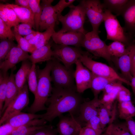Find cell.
Listing matches in <instances>:
<instances>
[{"label": "cell", "instance_id": "cell-1", "mask_svg": "<svg viewBox=\"0 0 135 135\" xmlns=\"http://www.w3.org/2000/svg\"><path fill=\"white\" fill-rule=\"evenodd\" d=\"M76 90L52 88L49 103L42 118L51 122L64 113L73 115L78 113L81 104L83 102L82 96Z\"/></svg>", "mask_w": 135, "mask_h": 135}, {"label": "cell", "instance_id": "cell-2", "mask_svg": "<svg viewBox=\"0 0 135 135\" xmlns=\"http://www.w3.org/2000/svg\"><path fill=\"white\" fill-rule=\"evenodd\" d=\"M52 65V60L47 62L45 67L40 69L36 66L38 84L34 101L27 110L30 113L35 114L39 111L46 110L45 105L49 96L51 94L52 88L51 84L50 73Z\"/></svg>", "mask_w": 135, "mask_h": 135}, {"label": "cell", "instance_id": "cell-3", "mask_svg": "<svg viewBox=\"0 0 135 135\" xmlns=\"http://www.w3.org/2000/svg\"><path fill=\"white\" fill-rule=\"evenodd\" d=\"M69 7V11L67 14L58 16V20L62 25L61 29L58 31L62 33L78 32L86 34L84 25L86 15L82 5L80 2L76 6L72 4Z\"/></svg>", "mask_w": 135, "mask_h": 135}, {"label": "cell", "instance_id": "cell-4", "mask_svg": "<svg viewBox=\"0 0 135 135\" xmlns=\"http://www.w3.org/2000/svg\"><path fill=\"white\" fill-rule=\"evenodd\" d=\"M52 61L50 78L53 87L76 90L74 82V71L72 68H67L54 57Z\"/></svg>", "mask_w": 135, "mask_h": 135}, {"label": "cell", "instance_id": "cell-5", "mask_svg": "<svg viewBox=\"0 0 135 135\" xmlns=\"http://www.w3.org/2000/svg\"><path fill=\"white\" fill-rule=\"evenodd\" d=\"M104 22L106 32V39L121 42L128 46L134 43L133 37L126 33L122 27L116 17L105 9Z\"/></svg>", "mask_w": 135, "mask_h": 135}, {"label": "cell", "instance_id": "cell-6", "mask_svg": "<svg viewBox=\"0 0 135 135\" xmlns=\"http://www.w3.org/2000/svg\"><path fill=\"white\" fill-rule=\"evenodd\" d=\"M86 52L79 59L83 65L96 75L114 79L130 86V82L119 75L112 68L106 64L94 61Z\"/></svg>", "mask_w": 135, "mask_h": 135}, {"label": "cell", "instance_id": "cell-7", "mask_svg": "<svg viewBox=\"0 0 135 135\" xmlns=\"http://www.w3.org/2000/svg\"><path fill=\"white\" fill-rule=\"evenodd\" d=\"M98 32L92 31L87 32L82 42V46L94 56L102 58L108 62L112 60L108 50V46L99 36Z\"/></svg>", "mask_w": 135, "mask_h": 135}, {"label": "cell", "instance_id": "cell-8", "mask_svg": "<svg viewBox=\"0 0 135 135\" xmlns=\"http://www.w3.org/2000/svg\"><path fill=\"white\" fill-rule=\"evenodd\" d=\"M53 47V57L62 62L68 69L72 68V65L86 52L79 48L56 44Z\"/></svg>", "mask_w": 135, "mask_h": 135}, {"label": "cell", "instance_id": "cell-9", "mask_svg": "<svg viewBox=\"0 0 135 135\" xmlns=\"http://www.w3.org/2000/svg\"><path fill=\"white\" fill-rule=\"evenodd\" d=\"M86 15L92 28V30L98 32L99 28L104 22L105 9L102 3L98 0H81Z\"/></svg>", "mask_w": 135, "mask_h": 135}, {"label": "cell", "instance_id": "cell-10", "mask_svg": "<svg viewBox=\"0 0 135 135\" xmlns=\"http://www.w3.org/2000/svg\"><path fill=\"white\" fill-rule=\"evenodd\" d=\"M28 88L26 82L1 116L0 125L11 117L20 112L28 105L29 102Z\"/></svg>", "mask_w": 135, "mask_h": 135}, {"label": "cell", "instance_id": "cell-11", "mask_svg": "<svg viewBox=\"0 0 135 135\" xmlns=\"http://www.w3.org/2000/svg\"><path fill=\"white\" fill-rule=\"evenodd\" d=\"M76 69L74 72V78L77 91L81 94L91 86L92 74L84 66L79 60L75 64Z\"/></svg>", "mask_w": 135, "mask_h": 135}, {"label": "cell", "instance_id": "cell-12", "mask_svg": "<svg viewBox=\"0 0 135 135\" xmlns=\"http://www.w3.org/2000/svg\"><path fill=\"white\" fill-rule=\"evenodd\" d=\"M29 56L28 52L16 46L11 49L3 60L0 62V70L3 73H7L9 70L15 68L19 62L28 60Z\"/></svg>", "mask_w": 135, "mask_h": 135}, {"label": "cell", "instance_id": "cell-13", "mask_svg": "<svg viewBox=\"0 0 135 135\" xmlns=\"http://www.w3.org/2000/svg\"><path fill=\"white\" fill-rule=\"evenodd\" d=\"M59 121L57 124V130L59 135H79L82 126L74 116L61 115L58 117Z\"/></svg>", "mask_w": 135, "mask_h": 135}, {"label": "cell", "instance_id": "cell-14", "mask_svg": "<svg viewBox=\"0 0 135 135\" xmlns=\"http://www.w3.org/2000/svg\"><path fill=\"white\" fill-rule=\"evenodd\" d=\"M100 105L98 96L94 97L91 100L83 102L81 104L78 116L76 118L81 126L82 123H85L86 125L91 118L98 116V108Z\"/></svg>", "mask_w": 135, "mask_h": 135}, {"label": "cell", "instance_id": "cell-15", "mask_svg": "<svg viewBox=\"0 0 135 135\" xmlns=\"http://www.w3.org/2000/svg\"><path fill=\"white\" fill-rule=\"evenodd\" d=\"M85 34L78 32H70L62 33L55 32L52 38L56 44L73 46L79 48L82 46Z\"/></svg>", "mask_w": 135, "mask_h": 135}, {"label": "cell", "instance_id": "cell-16", "mask_svg": "<svg viewBox=\"0 0 135 135\" xmlns=\"http://www.w3.org/2000/svg\"><path fill=\"white\" fill-rule=\"evenodd\" d=\"M126 48L125 53L116 58L118 67L124 78L130 82L133 77L130 69L132 60L135 54V43L127 46Z\"/></svg>", "mask_w": 135, "mask_h": 135}, {"label": "cell", "instance_id": "cell-17", "mask_svg": "<svg viewBox=\"0 0 135 135\" xmlns=\"http://www.w3.org/2000/svg\"><path fill=\"white\" fill-rule=\"evenodd\" d=\"M121 15L124 21V30L133 38L135 36V0H129Z\"/></svg>", "mask_w": 135, "mask_h": 135}, {"label": "cell", "instance_id": "cell-18", "mask_svg": "<svg viewBox=\"0 0 135 135\" xmlns=\"http://www.w3.org/2000/svg\"><path fill=\"white\" fill-rule=\"evenodd\" d=\"M114 102L112 106H106L100 104L98 108V115L102 129L112 123L115 120L117 112V102Z\"/></svg>", "mask_w": 135, "mask_h": 135}, {"label": "cell", "instance_id": "cell-19", "mask_svg": "<svg viewBox=\"0 0 135 135\" xmlns=\"http://www.w3.org/2000/svg\"><path fill=\"white\" fill-rule=\"evenodd\" d=\"M52 46L49 42L46 45L36 49L30 55L28 60L34 64L51 60L53 58Z\"/></svg>", "mask_w": 135, "mask_h": 135}, {"label": "cell", "instance_id": "cell-20", "mask_svg": "<svg viewBox=\"0 0 135 135\" xmlns=\"http://www.w3.org/2000/svg\"><path fill=\"white\" fill-rule=\"evenodd\" d=\"M43 117V114H37L20 112L8 118L4 123H8L14 127L18 128L26 124L32 120L42 118Z\"/></svg>", "mask_w": 135, "mask_h": 135}, {"label": "cell", "instance_id": "cell-21", "mask_svg": "<svg viewBox=\"0 0 135 135\" xmlns=\"http://www.w3.org/2000/svg\"><path fill=\"white\" fill-rule=\"evenodd\" d=\"M15 69V68L11 69V72L9 76L7 85L5 100L2 110L0 112V117L18 92L15 80V74L14 73Z\"/></svg>", "mask_w": 135, "mask_h": 135}, {"label": "cell", "instance_id": "cell-22", "mask_svg": "<svg viewBox=\"0 0 135 135\" xmlns=\"http://www.w3.org/2000/svg\"><path fill=\"white\" fill-rule=\"evenodd\" d=\"M32 64L28 60L22 62L21 66L15 74V80L18 92L26 82Z\"/></svg>", "mask_w": 135, "mask_h": 135}, {"label": "cell", "instance_id": "cell-23", "mask_svg": "<svg viewBox=\"0 0 135 135\" xmlns=\"http://www.w3.org/2000/svg\"><path fill=\"white\" fill-rule=\"evenodd\" d=\"M6 4L14 10L20 22L30 23L33 26L34 28H35L34 16L30 8H24L13 4Z\"/></svg>", "mask_w": 135, "mask_h": 135}, {"label": "cell", "instance_id": "cell-24", "mask_svg": "<svg viewBox=\"0 0 135 135\" xmlns=\"http://www.w3.org/2000/svg\"><path fill=\"white\" fill-rule=\"evenodd\" d=\"M92 78L90 88L94 97L98 96L99 94L101 91L103 90L108 84L116 80L112 78L98 76L92 73Z\"/></svg>", "mask_w": 135, "mask_h": 135}, {"label": "cell", "instance_id": "cell-25", "mask_svg": "<svg viewBox=\"0 0 135 135\" xmlns=\"http://www.w3.org/2000/svg\"><path fill=\"white\" fill-rule=\"evenodd\" d=\"M117 110L121 119L126 121L135 116V107L131 100L118 102Z\"/></svg>", "mask_w": 135, "mask_h": 135}, {"label": "cell", "instance_id": "cell-26", "mask_svg": "<svg viewBox=\"0 0 135 135\" xmlns=\"http://www.w3.org/2000/svg\"><path fill=\"white\" fill-rule=\"evenodd\" d=\"M129 0H104L102 3L104 8L116 16L121 15Z\"/></svg>", "mask_w": 135, "mask_h": 135}, {"label": "cell", "instance_id": "cell-27", "mask_svg": "<svg viewBox=\"0 0 135 135\" xmlns=\"http://www.w3.org/2000/svg\"><path fill=\"white\" fill-rule=\"evenodd\" d=\"M105 133L108 135H131L126 122L109 125Z\"/></svg>", "mask_w": 135, "mask_h": 135}, {"label": "cell", "instance_id": "cell-28", "mask_svg": "<svg viewBox=\"0 0 135 135\" xmlns=\"http://www.w3.org/2000/svg\"><path fill=\"white\" fill-rule=\"evenodd\" d=\"M126 46L121 42L114 41L108 46V52L111 57L118 58L126 52L127 50Z\"/></svg>", "mask_w": 135, "mask_h": 135}, {"label": "cell", "instance_id": "cell-29", "mask_svg": "<svg viewBox=\"0 0 135 135\" xmlns=\"http://www.w3.org/2000/svg\"><path fill=\"white\" fill-rule=\"evenodd\" d=\"M40 0H30V6L34 16L35 28L39 32L40 23L42 10L40 5Z\"/></svg>", "mask_w": 135, "mask_h": 135}, {"label": "cell", "instance_id": "cell-30", "mask_svg": "<svg viewBox=\"0 0 135 135\" xmlns=\"http://www.w3.org/2000/svg\"><path fill=\"white\" fill-rule=\"evenodd\" d=\"M10 75L8 72L4 73L0 72V112H1L4 102L8 82Z\"/></svg>", "mask_w": 135, "mask_h": 135}, {"label": "cell", "instance_id": "cell-31", "mask_svg": "<svg viewBox=\"0 0 135 135\" xmlns=\"http://www.w3.org/2000/svg\"><path fill=\"white\" fill-rule=\"evenodd\" d=\"M36 66V64H32L27 79L28 88L34 95L36 92L38 84Z\"/></svg>", "mask_w": 135, "mask_h": 135}, {"label": "cell", "instance_id": "cell-32", "mask_svg": "<svg viewBox=\"0 0 135 135\" xmlns=\"http://www.w3.org/2000/svg\"><path fill=\"white\" fill-rule=\"evenodd\" d=\"M45 125L32 126L30 124L29 122L25 125L18 128L10 135H30L34 132L43 128Z\"/></svg>", "mask_w": 135, "mask_h": 135}, {"label": "cell", "instance_id": "cell-33", "mask_svg": "<svg viewBox=\"0 0 135 135\" xmlns=\"http://www.w3.org/2000/svg\"><path fill=\"white\" fill-rule=\"evenodd\" d=\"M54 26L55 24L52 25L44 32L41 33L38 40L34 46L35 50L46 45L49 42L50 39L55 32Z\"/></svg>", "mask_w": 135, "mask_h": 135}, {"label": "cell", "instance_id": "cell-34", "mask_svg": "<svg viewBox=\"0 0 135 135\" xmlns=\"http://www.w3.org/2000/svg\"><path fill=\"white\" fill-rule=\"evenodd\" d=\"M123 86L116 88L109 93L104 94L102 98L100 100V104L106 106H112L116 99L119 91Z\"/></svg>", "mask_w": 135, "mask_h": 135}, {"label": "cell", "instance_id": "cell-35", "mask_svg": "<svg viewBox=\"0 0 135 135\" xmlns=\"http://www.w3.org/2000/svg\"><path fill=\"white\" fill-rule=\"evenodd\" d=\"M16 46L13 41L8 39L0 40V62L3 60L11 49Z\"/></svg>", "mask_w": 135, "mask_h": 135}, {"label": "cell", "instance_id": "cell-36", "mask_svg": "<svg viewBox=\"0 0 135 135\" xmlns=\"http://www.w3.org/2000/svg\"><path fill=\"white\" fill-rule=\"evenodd\" d=\"M11 28L0 18V38L8 39L13 41L15 39L14 33Z\"/></svg>", "mask_w": 135, "mask_h": 135}, {"label": "cell", "instance_id": "cell-37", "mask_svg": "<svg viewBox=\"0 0 135 135\" xmlns=\"http://www.w3.org/2000/svg\"><path fill=\"white\" fill-rule=\"evenodd\" d=\"M14 33L15 39L18 42L17 46L22 50L32 53L35 50L34 46L30 45L24 37L16 33Z\"/></svg>", "mask_w": 135, "mask_h": 135}, {"label": "cell", "instance_id": "cell-38", "mask_svg": "<svg viewBox=\"0 0 135 135\" xmlns=\"http://www.w3.org/2000/svg\"><path fill=\"white\" fill-rule=\"evenodd\" d=\"M33 27V26L30 23H22L14 27L13 32L21 36H24L34 31L32 29Z\"/></svg>", "mask_w": 135, "mask_h": 135}, {"label": "cell", "instance_id": "cell-39", "mask_svg": "<svg viewBox=\"0 0 135 135\" xmlns=\"http://www.w3.org/2000/svg\"><path fill=\"white\" fill-rule=\"evenodd\" d=\"M86 126L92 128L99 135L102 134L103 131L101 128L100 121L98 116L91 118L86 123Z\"/></svg>", "mask_w": 135, "mask_h": 135}, {"label": "cell", "instance_id": "cell-40", "mask_svg": "<svg viewBox=\"0 0 135 135\" xmlns=\"http://www.w3.org/2000/svg\"><path fill=\"white\" fill-rule=\"evenodd\" d=\"M57 130L51 126L45 125L42 128L34 132L30 135H57Z\"/></svg>", "mask_w": 135, "mask_h": 135}, {"label": "cell", "instance_id": "cell-41", "mask_svg": "<svg viewBox=\"0 0 135 135\" xmlns=\"http://www.w3.org/2000/svg\"><path fill=\"white\" fill-rule=\"evenodd\" d=\"M59 15L56 13L46 19L39 27V30L42 31L46 30L52 25L55 24L56 22L58 21Z\"/></svg>", "mask_w": 135, "mask_h": 135}, {"label": "cell", "instance_id": "cell-42", "mask_svg": "<svg viewBox=\"0 0 135 135\" xmlns=\"http://www.w3.org/2000/svg\"><path fill=\"white\" fill-rule=\"evenodd\" d=\"M116 99L118 102L131 100L130 91L123 86L119 91Z\"/></svg>", "mask_w": 135, "mask_h": 135}, {"label": "cell", "instance_id": "cell-43", "mask_svg": "<svg viewBox=\"0 0 135 135\" xmlns=\"http://www.w3.org/2000/svg\"><path fill=\"white\" fill-rule=\"evenodd\" d=\"M6 15L8 20V26L11 28L18 25L20 22L16 13L11 8H10Z\"/></svg>", "mask_w": 135, "mask_h": 135}, {"label": "cell", "instance_id": "cell-44", "mask_svg": "<svg viewBox=\"0 0 135 135\" xmlns=\"http://www.w3.org/2000/svg\"><path fill=\"white\" fill-rule=\"evenodd\" d=\"M75 1L74 0H60L54 6L56 12L58 14H61L63 10L66 7H68L72 4Z\"/></svg>", "mask_w": 135, "mask_h": 135}, {"label": "cell", "instance_id": "cell-45", "mask_svg": "<svg viewBox=\"0 0 135 135\" xmlns=\"http://www.w3.org/2000/svg\"><path fill=\"white\" fill-rule=\"evenodd\" d=\"M3 124L0 125V135H10L18 128L14 127L8 123Z\"/></svg>", "mask_w": 135, "mask_h": 135}, {"label": "cell", "instance_id": "cell-46", "mask_svg": "<svg viewBox=\"0 0 135 135\" xmlns=\"http://www.w3.org/2000/svg\"><path fill=\"white\" fill-rule=\"evenodd\" d=\"M117 80H114L108 84L102 91L104 94L109 93L113 90L122 86L121 82L119 81L117 82L116 81Z\"/></svg>", "mask_w": 135, "mask_h": 135}, {"label": "cell", "instance_id": "cell-47", "mask_svg": "<svg viewBox=\"0 0 135 135\" xmlns=\"http://www.w3.org/2000/svg\"><path fill=\"white\" fill-rule=\"evenodd\" d=\"M79 135H99L92 128L86 126L82 127Z\"/></svg>", "mask_w": 135, "mask_h": 135}, {"label": "cell", "instance_id": "cell-48", "mask_svg": "<svg viewBox=\"0 0 135 135\" xmlns=\"http://www.w3.org/2000/svg\"><path fill=\"white\" fill-rule=\"evenodd\" d=\"M126 122L131 135H135V121L132 118L126 120Z\"/></svg>", "mask_w": 135, "mask_h": 135}, {"label": "cell", "instance_id": "cell-49", "mask_svg": "<svg viewBox=\"0 0 135 135\" xmlns=\"http://www.w3.org/2000/svg\"><path fill=\"white\" fill-rule=\"evenodd\" d=\"M15 4L24 8H30V0H15Z\"/></svg>", "mask_w": 135, "mask_h": 135}, {"label": "cell", "instance_id": "cell-50", "mask_svg": "<svg viewBox=\"0 0 135 135\" xmlns=\"http://www.w3.org/2000/svg\"><path fill=\"white\" fill-rule=\"evenodd\" d=\"M41 33L39 32L36 36L32 39L28 41V42L30 45L34 46L38 40Z\"/></svg>", "mask_w": 135, "mask_h": 135}, {"label": "cell", "instance_id": "cell-51", "mask_svg": "<svg viewBox=\"0 0 135 135\" xmlns=\"http://www.w3.org/2000/svg\"><path fill=\"white\" fill-rule=\"evenodd\" d=\"M10 8L6 4H4L0 3V10H1L6 14L8 12Z\"/></svg>", "mask_w": 135, "mask_h": 135}, {"label": "cell", "instance_id": "cell-52", "mask_svg": "<svg viewBox=\"0 0 135 135\" xmlns=\"http://www.w3.org/2000/svg\"><path fill=\"white\" fill-rule=\"evenodd\" d=\"M0 18L8 26V22L6 14L0 10Z\"/></svg>", "mask_w": 135, "mask_h": 135}, {"label": "cell", "instance_id": "cell-53", "mask_svg": "<svg viewBox=\"0 0 135 135\" xmlns=\"http://www.w3.org/2000/svg\"><path fill=\"white\" fill-rule=\"evenodd\" d=\"M39 32L35 31L32 32L29 34L24 36V38L28 41L30 40L36 36Z\"/></svg>", "mask_w": 135, "mask_h": 135}, {"label": "cell", "instance_id": "cell-54", "mask_svg": "<svg viewBox=\"0 0 135 135\" xmlns=\"http://www.w3.org/2000/svg\"><path fill=\"white\" fill-rule=\"evenodd\" d=\"M130 73L132 76L135 73V54L133 58L132 61Z\"/></svg>", "mask_w": 135, "mask_h": 135}, {"label": "cell", "instance_id": "cell-55", "mask_svg": "<svg viewBox=\"0 0 135 135\" xmlns=\"http://www.w3.org/2000/svg\"><path fill=\"white\" fill-rule=\"evenodd\" d=\"M130 85L133 92L135 95V77L133 76L130 81Z\"/></svg>", "mask_w": 135, "mask_h": 135}, {"label": "cell", "instance_id": "cell-56", "mask_svg": "<svg viewBox=\"0 0 135 135\" xmlns=\"http://www.w3.org/2000/svg\"><path fill=\"white\" fill-rule=\"evenodd\" d=\"M100 135H108L106 133H104V134H102Z\"/></svg>", "mask_w": 135, "mask_h": 135}, {"label": "cell", "instance_id": "cell-57", "mask_svg": "<svg viewBox=\"0 0 135 135\" xmlns=\"http://www.w3.org/2000/svg\"><path fill=\"white\" fill-rule=\"evenodd\" d=\"M133 76H134V77H135V73H134V74Z\"/></svg>", "mask_w": 135, "mask_h": 135}]
</instances>
